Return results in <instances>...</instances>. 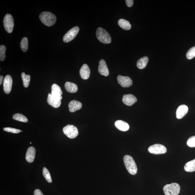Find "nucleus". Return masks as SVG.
Wrapping results in <instances>:
<instances>
[{"label": "nucleus", "mask_w": 195, "mask_h": 195, "mask_svg": "<svg viewBox=\"0 0 195 195\" xmlns=\"http://www.w3.org/2000/svg\"><path fill=\"white\" fill-rule=\"evenodd\" d=\"M39 17L41 22L48 27L53 26L56 20V16L53 13L49 12L41 13Z\"/></svg>", "instance_id": "f257e3e1"}, {"label": "nucleus", "mask_w": 195, "mask_h": 195, "mask_svg": "<svg viewBox=\"0 0 195 195\" xmlns=\"http://www.w3.org/2000/svg\"><path fill=\"white\" fill-rule=\"evenodd\" d=\"M124 162L129 173L132 175H136L137 172V168L133 158L130 155H126L124 157Z\"/></svg>", "instance_id": "f03ea898"}, {"label": "nucleus", "mask_w": 195, "mask_h": 195, "mask_svg": "<svg viewBox=\"0 0 195 195\" xmlns=\"http://www.w3.org/2000/svg\"><path fill=\"white\" fill-rule=\"evenodd\" d=\"M96 36L100 42L105 44H109L111 42L110 36L107 31L102 27H99L96 31Z\"/></svg>", "instance_id": "7ed1b4c3"}, {"label": "nucleus", "mask_w": 195, "mask_h": 195, "mask_svg": "<svg viewBox=\"0 0 195 195\" xmlns=\"http://www.w3.org/2000/svg\"><path fill=\"white\" fill-rule=\"evenodd\" d=\"M180 190L179 185L176 183L167 184L163 188L165 195H178L180 193Z\"/></svg>", "instance_id": "20e7f679"}, {"label": "nucleus", "mask_w": 195, "mask_h": 195, "mask_svg": "<svg viewBox=\"0 0 195 195\" xmlns=\"http://www.w3.org/2000/svg\"><path fill=\"white\" fill-rule=\"evenodd\" d=\"M63 130L64 134L69 138L74 139L79 134L77 128L72 125L69 124L65 126L63 128Z\"/></svg>", "instance_id": "39448f33"}, {"label": "nucleus", "mask_w": 195, "mask_h": 195, "mask_svg": "<svg viewBox=\"0 0 195 195\" xmlns=\"http://www.w3.org/2000/svg\"><path fill=\"white\" fill-rule=\"evenodd\" d=\"M3 25L7 32L9 33L12 32L14 24L12 16L10 14H7L4 17Z\"/></svg>", "instance_id": "423d86ee"}, {"label": "nucleus", "mask_w": 195, "mask_h": 195, "mask_svg": "<svg viewBox=\"0 0 195 195\" xmlns=\"http://www.w3.org/2000/svg\"><path fill=\"white\" fill-rule=\"evenodd\" d=\"M167 150L166 147L159 144H154L148 148L149 152L156 155L163 154L167 152Z\"/></svg>", "instance_id": "0eeeda50"}, {"label": "nucleus", "mask_w": 195, "mask_h": 195, "mask_svg": "<svg viewBox=\"0 0 195 195\" xmlns=\"http://www.w3.org/2000/svg\"><path fill=\"white\" fill-rule=\"evenodd\" d=\"M79 31L78 27H75L66 33L63 37V41L65 43H68L74 39Z\"/></svg>", "instance_id": "6e6552de"}, {"label": "nucleus", "mask_w": 195, "mask_h": 195, "mask_svg": "<svg viewBox=\"0 0 195 195\" xmlns=\"http://www.w3.org/2000/svg\"><path fill=\"white\" fill-rule=\"evenodd\" d=\"M12 84V79L11 76H6L3 81V90L5 93L9 94L11 92Z\"/></svg>", "instance_id": "1a4fd4ad"}, {"label": "nucleus", "mask_w": 195, "mask_h": 195, "mask_svg": "<svg viewBox=\"0 0 195 195\" xmlns=\"http://www.w3.org/2000/svg\"><path fill=\"white\" fill-rule=\"evenodd\" d=\"M117 80L119 84L124 88H128L133 84L132 79L129 77L119 75L117 77Z\"/></svg>", "instance_id": "9d476101"}, {"label": "nucleus", "mask_w": 195, "mask_h": 195, "mask_svg": "<svg viewBox=\"0 0 195 195\" xmlns=\"http://www.w3.org/2000/svg\"><path fill=\"white\" fill-rule=\"evenodd\" d=\"M98 71L100 75L104 76H107L109 75V70L104 60L102 59L100 61Z\"/></svg>", "instance_id": "9b49d317"}, {"label": "nucleus", "mask_w": 195, "mask_h": 195, "mask_svg": "<svg viewBox=\"0 0 195 195\" xmlns=\"http://www.w3.org/2000/svg\"><path fill=\"white\" fill-rule=\"evenodd\" d=\"M63 92L62 91L61 87L56 84H54L52 85L51 86V95L52 97L60 99L61 100L62 99Z\"/></svg>", "instance_id": "f8f14e48"}, {"label": "nucleus", "mask_w": 195, "mask_h": 195, "mask_svg": "<svg viewBox=\"0 0 195 195\" xmlns=\"http://www.w3.org/2000/svg\"><path fill=\"white\" fill-rule=\"evenodd\" d=\"M47 102L48 104L55 108L59 107L61 104V100L60 99L52 97L51 94L50 93L48 95Z\"/></svg>", "instance_id": "ddd939ff"}, {"label": "nucleus", "mask_w": 195, "mask_h": 195, "mask_svg": "<svg viewBox=\"0 0 195 195\" xmlns=\"http://www.w3.org/2000/svg\"><path fill=\"white\" fill-rule=\"evenodd\" d=\"M123 102L124 104L128 106H131L137 101V99L131 94L126 95L123 96Z\"/></svg>", "instance_id": "4468645a"}, {"label": "nucleus", "mask_w": 195, "mask_h": 195, "mask_svg": "<svg viewBox=\"0 0 195 195\" xmlns=\"http://www.w3.org/2000/svg\"><path fill=\"white\" fill-rule=\"evenodd\" d=\"M188 111V108L186 105H180L178 107L176 112L177 118L181 119L183 118L187 113Z\"/></svg>", "instance_id": "2eb2a0df"}, {"label": "nucleus", "mask_w": 195, "mask_h": 195, "mask_svg": "<svg viewBox=\"0 0 195 195\" xmlns=\"http://www.w3.org/2000/svg\"><path fill=\"white\" fill-rule=\"evenodd\" d=\"M80 75L82 79L87 80L90 77V71L88 65L84 64L80 71Z\"/></svg>", "instance_id": "dca6fc26"}, {"label": "nucleus", "mask_w": 195, "mask_h": 195, "mask_svg": "<svg viewBox=\"0 0 195 195\" xmlns=\"http://www.w3.org/2000/svg\"><path fill=\"white\" fill-rule=\"evenodd\" d=\"M36 153L35 149L33 147H30L27 151L26 157L27 161L29 163L33 162L35 159Z\"/></svg>", "instance_id": "f3484780"}, {"label": "nucleus", "mask_w": 195, "mask_h": 195, "mask_svg": "<svg viewBox=\"0 0 195 195\" xmlns=\"http://www.w3.org/2000/svg\"><path fill=\"white\" fill-rule=\"evenodd\" d=\"M82 105L81 103L76 100H73L70 102L68 105L69 111L71 112H75L79 110L81 108Z\"/></svg>", "instance_id": "a211bd4d"}, {"label": "nucleus", "mask_w": 195, "mask_h": 195, "mask_svg": "<svg viewBox=\"0 0 195 195\" xmlns=\"http://www.w3.org/2000/svg\"><path fill=\"white\" fill-rule=\"evenodd\" d=\"M115 125L118 129L122 131H127L129 128V126L127 123L121 120L116 121Z\"/></svg>", "instance_id": "6ab92c4d"}, {"label": "nucleus", "mask_w": 195, "mask_h": 195, "mask_svg": "<svg viewBox=\"0 0 195 195\" xmlns=\"http://www.w3.org/2000/svg\"><path fill=\"white\" fill-rule=\"evenodd\" d=\"M66 90L70 93H75L78 90V87L76 84L70 82H66L65 84Z\"/></svg>", "instance_id": "aec40b11"}, {"label": "nucleus", "mask_w": 195, "mask_h": 195, "mask_svg": "<svg viewBox=\"0 0 195 195\" xmlns=\"http://www.w3.org/2000/svg\"><path fill=\"white\" fill-rule=\"evenodd\" d=\"M148 61L149 58L147 56H144L139 59L137 63V67L139 69H143L147 65Z\"/></svg>", "instance_id": "412c9836"}, {"label": "nucleus", "mask_w": 195, "mask_h": 195, "mask_svg": "<svg viewBox=\"0 0 195 195\" xmlns=\"http://www.w3.org/2000/svg\"><path fill=\"white\" fill-rule=\"evenodd\" d=\"M118 23L119 26L125 30H129L131 28V25L127 20L124 19H119Z\"/></svg>", "instance_id": "4be33fe9"}, {"label": "nucleus", "mask_w": 195, "mask_h": 195, "mask_svg": "<svg viewBox=\"0 0 195 195\" xmlns=\"http://www.w3.org/2000/svg\"><path fill=\"white\" fill-rule=\"evenodd\" d=\"M184 169L187 172H193L195 171V159L188 162L184 166Z\"/></svg>", "instance_id": "5701e85b"}, {"label": "nucleus", "mask_w": 195, "mask_h": 195, "mask_svg": "<svg viewBox=\"0 0 195 195\" xmlns=\"http://www.w3.org/2000/svg\"><path fill=\"white\" fill-rule=\"evenodd\" d=\"M22 78L24 87L26 88H27L31 81L30 75H26L25 72H22Z\"/></svg>", "instance_id": "b1692460"}, {"label": "nucleus", "mask_w": 195, "mask_h": 195, "mask_svg": "<svg viewBox=\"0 0 195 195\" xmlns=\"http://www.w3.org/2000/svg\"><path fill=\"white\" fill-rule=\"evenodd\" d=\"M28 39L25 37L22 39L21 42L20 43V47L22 51L24 52H26L28 49Z\"/></svg>", "instance_id": "393cba45"}, {"label": "nucleus", "mask_w": 195, "mask_h": 195, "mask_svg": "<svg viewBox=\"0 0 195 195\" xmlns=\"http://www.w3.org/2000/svg\"><path fill=\"white\" fill-rule=\"evenodd\" d=\"M13 119L15 120L24 123H27L28 121V119L26 117L22 114L19 113L14 115Z\"/></svg>", "instance_id": "a878e982"}, {"label": "nucleus", "mask_w": 195, "mask_h": 195, "mask_svg": "<svg viewBox=\"0 0 195 195\" xmlns=\"http://www.w3.org/2000/svg\"><path fill=\"white\" fill-rule=\"evenodd\" d=\"M43 175L44 177L46 180L49 183L52 182L51 176L50 172L48 169L45 167L43 169Z\"/></svg>", "instance_id": "bb28decb"}, {"label": "nucleus", "mask_w": 195, "mask_h": 195, "mask_svg": "<svg viewBox=\"0 0 195 195\" xmlns=\"http://www.w3.org/2000/svg\"><path fill=\"white\" fill-rule=\"evenodd\" d=\"M6 48L5 46H0V60L3 61L6 58Z\"/></svg>", "instance_id": "cd10ccee"}, {"label": "nucleus", "mask_w": 195, "mask_h": 195, "mask_svg": "<svg viewBox=\"0 0 195 195\" xmlns=\"http://www.w3.org/2000/svg\"><path fill=\"white\" fill-rule=\"evenodd\" d=\"M186 56L187 58L189 60L192 59L194 58L195 57V46L190 48L188 51Z\"/></svg>", "instance_id": "c85d7f7f"}, {"label": "nucleus", "mask_w": 195, "mask_h": 195, "mask_svg": "<svg viewBox=\"0 0 195 195\" xmlns=\"http://www.w3.org/2000/svg\"><path fill=\"white\" fill-rule=\"evenodd\" d=\"M187 145L190 147H195V136H192L189 138L187 142Z\"/></svg>", "instance_id": "c756f323"}, {"label": "nucleus", "mask_w": 195, "mask_h": 195, "mask_svg": "<svg viewBox=\"0 0 195 195\" xmlns=\"http://www.w3.org/2000/svg\"><path fill=\"white\" fill-rule=\"evenodd\" d=\"M3 130L7 132L12 133L13 134H18L22 132V130L19 129L10 127L4 128H3Z\"/></svg>", "instance_id": "7c9ffc66"}, {"label": "nucleus", "mask_w": 195, "mask_h": 195, "mask_svg": "<svg viewBox=\"0 0 195 195\" xmlns=\"http://www.w3.org/2000/svg\"><path fill=\"white\" fill-rule=\"evenodd\" d=\"M126 3L128 7H130L133 6L134 1L133 0H126Z\"/></svg>", "instance_id": "2f4dec72"}, {"label": "nucleus", "mask_w": 195, "mask_h": 195, "mask_svg": "<svg viewBox=\"0 0 195 195\" xmlns=\"http://www.w3.org/2000/svg\"><path fill=\"white\" fill-rule=\"evenodd\" d=\"M34 195H43V194L40 189H37L34 191Z\"/></svg>", "instance_id": "473e14b6"}, {"label": "nucleus", "mask_w": 195, "mask_h": 195, "mask_svg": "<svg viewBox=\"0 0 195 195\" xmlns=\"http://www.w3.org/2000/svg\"><path fill=\"white\" fill-rule=\"evenodd\" d=\"M3 77L1 75V76H0V85H1L2 83V82H3Z\"/></svg>", "instance_id": "72a5a7b5"}]
</instances>
